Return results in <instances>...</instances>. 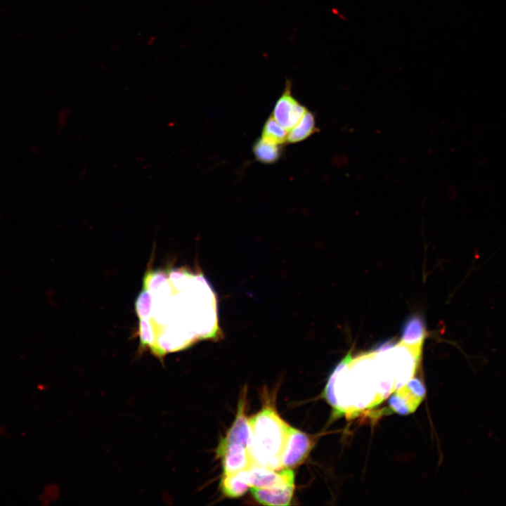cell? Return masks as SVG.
Wrapping results in <instances>:
<instances>
[{
  "mask_svg": "<svg viewBox=\"0 0 506 506\" xmlns=\"http://www.w3.org/2000/svg\"><path fill=\"white\" fill-rule=\"evenodd\" d=\"M307 109L292 94V83L286 79L284 91L275 105L273 117L287 131L293 128Z\"/></svg>",
  "mask_w": 506,
  "mask_h": 506,
  "instance_id": "52a82bcc",
  "label": "cell"
},
{
  "mask_svg": "<svg viewBox=\"0 0 506 506\" xmlns=\"http://www.w3.org/2000/svg\"><path fill=\"white\" fill-rule=\"evenodd\" d=\"M220 488L224 495L228 498H239L250 488L246 480L245 470L239 472L223 474Z\"/></svg>",
  "mask_w": 506,
  "mask_h": 506,
  "instance_id": "7c38bea8",
  "label": "cell"
},
{
  "mask_svg": "<svg viewBox=\"0 0 506 506\" xmlns=\"http://www.w3.org/2000/svg\"><path fill=\"white\" fill-rule=\"evenodd\" d=\"M253 153L256 159L265 164L275 162L281 155L280 145L274 144L260 138L253 145Z\"/></svg>",
  "mask_w": 506,
  "mask_h": 506,
  "instance_id": "5bb4252c",
  "label": "cell"
},
{
  "mask_svg": "<svg viewBox=\"0 0 506 506\" xmlns=\"http://www.w3.org/2000/svg\"><path fill=\"white\" fill-rule=\"evenodd\" d=\"M245 395L240 399L236 417L226 436L220 441L219 445L231 443L242 444L248 449L251 444V430L248 418L245 415Z\"/></svg>",
  "mask_w": 506,
  "mask_h": 506,
  "instance_id": "9c48e42d",
  "label": "cell"
},
{
  "mask_svg": "<svg viewBox=\"0 0 506 506\" xmlns=\"http://www.w3.org/2000/svg\"><path fill=\"white\" fill-rule=\"evenodd\" d=\"M143 283L153 302L145 318L153 316L162 325L149 346L153 353L162 356L219 336L216 294L203 275L185 268L155 271Z\"/></svg>",
  "mask_w": 506,
  "mask_h": 506,
  "instance_id": "6da1fadb",
  "label": "cell"
},
{
  "mask_svg": "<svg viewBox=\"0 0 506 506\" xmlns=\"http://www.w3.org/2000/svg\"><path fill=\"white\" fill-rule=\"evenodd\" d=\"M318 130L313 113L307 110L299 122L287 134V141L290 143L300 142Z\"/></svg>",
  "mask_w": 506,
  "mask_h": 506,
  "instance_id": "4fadbf2b",
  "label": "cell"
},
{
  "mask_svg": "<svg viewBox=\"0 0 506 506\" xmlns=\"http://www.w3.org/2000/svg\"><path fill=\"white\" fill-rule=\"evenodd\" d=\"M245 476L250 488H273L294 485V474L290 468L276 472L270 468L252 465L245 470Z\"/></svg>",
  "mask_w": 506,
  "mask_h": 506,
  "instance_id": "8992f818",
  "label": "cell"
},
{
  "mask_svg": "<svg viewBox=\"0 0 506 506\" xmlns=\"http://www.w3.org/2000/svg\"><path fill=\"white\" fill-rule=\"evenodd\" d=\"M314 445L313 438L289 426L281 455L282 467L292 469L301 464Z\"/></svg>",
  "mask_w": 506,
  "mask_h": 506,
  "instance_id": "277c9868",
  "label": "cell"
},
{
  "mask_svg": "<svg viewBox=\"0 0 506 506\" xmlns=\"http://www.w3.org/2000/svg\"><path fill=\"white\" fill-rule=\"evenodd\" d=\"M425 395L426 389L422 382L413 377L391 395L389 409L399 415H408L417 409Z\"/></svg>",
  "mask_w": 506,
  "mask_h": 506,
  "instance_id": "5b68a950",
  "label": "cell"
},
{
  "mask_svg": "<svg viewBox=\"0 0 506 506\" xmlns=\"http://www.w3.org/2000/svg\"><path fill=\"white\" fill-rule=\"evenodd\" d=\"M421 357L398 343L355 359L349 351L330 376L323 396L333 416L353 417L372 408L411 379Z\"/></svg>",
  "mask_w": 506,
  "mask_h": 506,
  "instance_id": "7a4b0ae2",
  "label": "cell"
},
{
  "mask_svg": "<svg viewBox=\"0 0 506 506\" xmlns=\"http://www.w3.org/2000/svg\"><path fill=\"white\" fill-rule=\"evenodd\" d=\"M427 336V326L423 316L414 313L407 317L402 325L400 343L422 351Z\"/></svg>",
  "mask_w": 506,
  "mask_h": 506,
  "instance_id": "30bf717a",
  "label": "cell"
},
{
  "mask_svg": "<svg viewBox=\"0 0 506 506\" xmlns=\"http://www.w3.org/2000/svg\"><path fill=\"white\" fill-rule=\"evenodd\" d=\"M216 454L222 460L223 474L246 470L253 465L248 448L240 443L219 445Z\"/></svg>",
  "mask_w": 506,
  "mask_h": 506,
  "instance_id": "ba28073f",
  "label": "cell"
},
{
  "mask_svg": "<svg viewBox=\"0 0 506 506\" xmlns=\"http://www.w3.org/2000/svg\"><path fill=\"white\" fill-rule=\"evenodd\" d=\"M254 498L260 504L271 506L290 505L294 485L273 488H250Z\"/></svg>",
  "mask_w": 506,
  "mask_h": 506,
  "instance_id": "8fae6325",
  "label": "cell"
},
{
  "mask_svg": "<svg viewBox=\"0 0 506 506\" xmlns=\"http://www.w3.org/2000/svg\"><path fill=\"white\" fill-rule=\"evenodd\" d=\"M287 131L280 125L273 116L265 122L261 138L270 143L281 145L287 141Z\"/></svg>",
  "mask_w": 506,
  "mask_h": 506,
  "instance_id": "9a60e30c",
  "label": "cell"
},
{
  "mask_svg": "<svg viewBox=\"0 0 506 506\" xmlns=\"http://www.w3.org/2000/svg\"><path fill=\"white\" fill-rule=\"evenodd\" d=\"M251 430L249 452L253 465L280 469L289 424L274 407L267 405L248 419Z\"/></svg>",
  "mask_w": 506,
  "mask_h": 506,
  "instance_id": "3957f363",
  "label": "cell"
},
{
  "mask_svg": "<svg viewBox=\"0 0 506 506\" xmlns=\"http://www.w3.org/2000/svg\"><path fill=\"white\" fill-rule=\"evenodd\" d=\"M7 433L6 427L4 426H0V436L6 435Z\"/></svg>",
  "mask_w": 506,
  "mask_h": 506,
  "instance_id": "2e32d148",
  "label": "cell"
}]
</instances>
